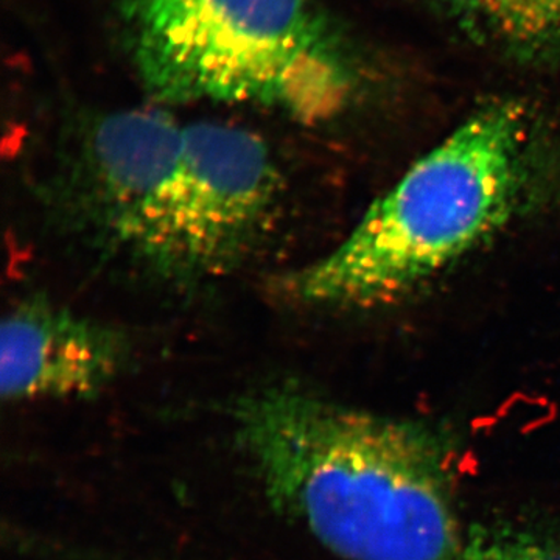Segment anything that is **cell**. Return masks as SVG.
Returning a JSON list of instances; mask_svg holds the SVG:
<instances>
[{"instance_id":"7a4b0ae2","label":"cell","mask_w":560,"mask_h":560,"mask_svg":"<svg viewBox=\"0 0 560 560\" xmlns=\"http://www.w3.org/2000/svg\"><path fill=\"white\" fill-rule=\"evenodd\" d=\"M231 425L276 511L345 560H453L463 547L447 451L423 423L291 383L232 401Z\"/></svg>"},{"instance_id":"8992f818","label":"cell","mask_w":560,"mask_h":560,"mask_svg":"<svg viewBox=\"0 0 560 560\" xmlns=\"http://www.w3.org/2000/svg\"><path fill=\"white\" fill-rule=\"evenodd\" d=\"M475 38L523 61L560 58V0H442Z\"/></svg>"},{"instance_id":"277c9868","label":"cell","mask_w":560,"mask_h":560,"mask_svg":"<svg viewBox=\"0 0 560 560\" xmlns=\"http://www.w3.org/2000/svg\"><path fill=\"white\" fill-rule=\"evenodd\" d=\"M142 90L161 105H246L326 119L353 84L316 0H110Z\"/></svg>"},{"instance_id":"6da1fadb","label":"cell","mask_w":560,"mask_h":560,"mask_svg":"<svg viewBox=\"0 0 560 560\" xmlns=\"http://www.w3.org/2000/svg\"><path fill=\"white\" fill-rule=\"evenodd\" d=\"M49 187L90 248L191 290L242 270L278 223L285 178L256 132L121 109L88 121Z\"/></svg>"},{"instance_id":"5b68a950","label":"cell","mask_w":560,"mask_h":560,"mask_svg":"<svg viewBox=\"0 0 560 560\" xmlns=\"http://www.w3.org/2000/svg\"><path fill=\"white\" fill-rule=\"evenodd\" d=\"M132 345L114 324L28 298L0 329V389L11 401L90 399L127 371Z\"/></svg>"},{"instance_id":"3957f363","label":"cell","mask_w":560,"mask_h":560,"mask_svg":"<svg viewBox=\"0 0 560 560\" xmlns=\"http://www.w3.org/2000/svg\"><path fill=\"white\" fill-rule=\"evenodd\" d=\"M528 150L521 105L492 102L475 110L372 202L340 245L282 276L279 296L340 308L399 300L511 219Z\"/></svg>"},{"instance_id":"52a82bcc","label":"cell","mask_w":560,"mask_h":560,"mask_svg":"<svg viewBox=\"0 0 560 560\" xmlns=\"http://www.w3.org/2000/svg\"><path fill=\"white\" fill-rule=\"evenodd\" d=\"M453 560H560V533L499 526L464 537Z\"/></svg>"}]
</instances>
